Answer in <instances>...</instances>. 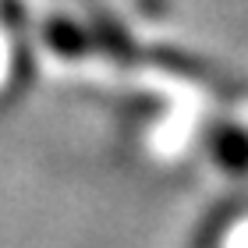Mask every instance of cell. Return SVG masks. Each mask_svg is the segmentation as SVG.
Returning a JSON list of instances; mask_svg holds the SVG:
<instances>
[{"label":"cell","mask_w":248,"mask_h":248,"mask_svg":"<svg viewBox=\"0 0 248 248\" xmlns=\"http://www.w3.org/2000/svg\"><path fill=\"white\" fill-rule=\"evenodd\" d=\"M43 36H46L50 50L61 53V57H82L85 46H89L85 32L78 29L71 18H64V15H50V21L43 25Z\"/></svg>","instance_id":"obj_2"},{"label":"cell","mask_w":248,"mask_h":248,"mask_svg":"<svg viewBox=\"0 0 248 248\" xmlns=\"http://www.w3.org/2000/svg\"><path fill=\"white\" fill-rule=\"evenodd\" d=\"M0 25H4L7 50H11V93L7 96H21L32 82V50H29L25 4H21V0H0Z\"/></svg>","instance_id":"obj_1"},{"label":"cell","mask_w":248,"mask_h":248,"mask_svg":"<svg viewBox=\"0 0 248 248\" xmlns=\"http://www.w3.org/2000/svg\"><path fill=\"white\" fill-rule=\"evenodd\" d=\"M209 145L220 153V160L231 163V167H245L248 163V139L238 128H213Z\"/></svg>","instance_id":"obj_3"}]
</instances>
